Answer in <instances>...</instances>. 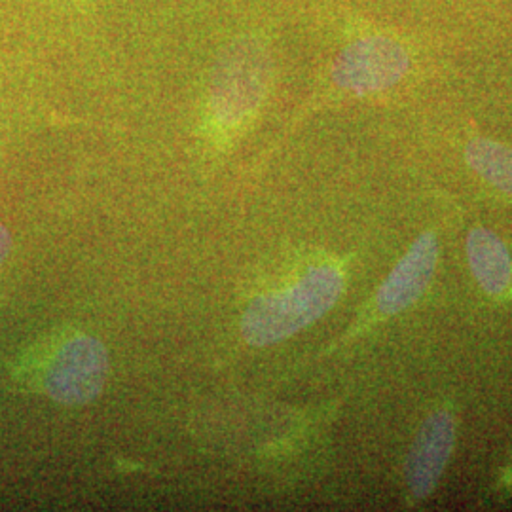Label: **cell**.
Listing matches in <instances>:
<instances>
[{"label": "cell", "mask_w": 512, "mask_h": 512, "mask_svg": "<svg viewBox=\"0 0 512 512\" xmlns=\"http://www.w3.org/2000/svg\"><path fill=\"white\" fill-rule=\"evenodd\" d=\"M342 291L344 275L336 266H313L293 285L253 300L243 313L241 334L255 348L274 346L321 319Z\"/></svg>", "instance_id": "cell-1"}, {"label": "cell", "mask_w": 512, "mask_h": 512, "mask_svg": "<svg viewBox=\"0 0 512 512\" xmlns=\"http://www.w3.org/2000/svg\"><path fill=\"white\" fill-rule=\"evenodd\" d=\"M270 78V48L258 38H239L220 54L207 97L209 120L217 135H236L255 116Z\"/></svg>", "instance_id": "cell-2"}, {"label": "cell", "mask_w": 512, "mask_h": 512, "mask_svg": "<svg viewBox=\"0 0 512 512\" xmlns=\"http://www.w3.org/2000/svg\"><path fill=\"white\" fill-rule=\"evenodd\" d=\"M414 67L412 48L403 38L368 33L349 40L330 65V84L340 92L365 97L399 86Z\"/></svg>", "instance_id": "cell-3"}, {"label": "cell", "mask_w": 512, "mask_h": 512, "mask_svg": "<svg viewBox=\"0 0 512 512\" xmlns=\"http://www.w3.org/2000/svg\"><path fill=\"white\" fill-rule=\"evenodd\" d=\"M109 368V353L103 342L90 334H80L55 353L44 389L50 399L65 406L92 403L105 389Z\"/></svg>", "instance_id": "cell-4"}, {"label": "cell", "mask_w": 512, "mask_h": 512, "mask_svg": "<svg viewBox=\"0 0 512 512\" xmlns=\"http://www.w3.org/2000/svg\"><path fill=\"white\" fill-rule=\"evenodd\" d=\"M456 444V421L446 410L431 414L414 439L406 459V486L414 499L423 501L439 486Z\"/></svg>", "instance_id": "cell-5"}, {"label": "cell", "mask_w": 512, "mask_h": 512, "mask_svg": "<svg viewBox=\"0 0 512 512\" xmlns=\"http://www.w3.org/2000/svg\"><path fill=\"white\" fill-rule=\"evenodd\" d=\"M439 260V241L427 232L412 243L408 253L387 275L378 291V310L384 315H397L418 302L427 291Z\"/></svg>", "instance_id": "cell-6"}, {"label": "cell", "mask_w": 512, "mask_h": 512, "mask_svg": "<svg viewBox=\"0 0 512 512\" xmlns=\"http://www.w3.org/2000/svg\"><path fill=\"white\" fill-rule=\"evenodd\" d=\"M467 258L484 293L499 296L511 285L512 262L507 245L488 228H473L467 238Z\"/></svg>", "instance_id": "cell-7"}, {"label": "cell", "mask_w": 512, "mask_h": 512, "mask_svg": "<svg viewBox=\"0 0 512 512\" xmlns=\"http://www.w3.org/2000/svg\"><path fill=\"white\" fill-rule=\"evenodd\" d=\"M467 164L486 183L512 196V148L486 137H478L465 147Z\"/></svg>", "instance_id": "cell-8"}, {"label": "cell", "mask_w": 512, "mask_h": 512, "mask_svg": "<svg viewBox=\"0 0 512 512\" xmlns=\"http://www.w3.org/2000/svg\"><path fill=\"white\" fill-rule=\"evenodd\" d=\"M10 251H12V234L6 226L0 224V264L8 258Z\"/></svg>", "instance_id": "cell-9"}]
</instances>
